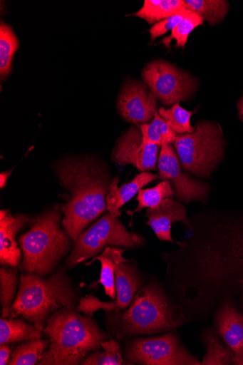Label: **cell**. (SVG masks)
I'll use <instances>...</instances> for the list:
<instances>
[{"label":"cell","instance_id":"1","mask_svg":"<svg viewBox=\"0 0 243 365\" xmlns=\"http://www.w3.org/2000/svg\"><path fill=\"white\" fill-rule=\"evenodd\" d=\"M190 221L179 247L161 255L163 284L187 323H205L223 303L243 308V213L208 208Z\"/></svg>","mask_w":243,"mask_h":365},{"label":"cell","instance_id":"2","mask_svg":"<svg viewBox=\"0 0 243 365\" xmlns=\"http://www.w3.org/2000/svg\"><path fill=\"white\" fill-rule=\"evenodd\" d=\"M61 185L68 192L61 205L62 227L75 242L83 232L108 211L111 175L106 165L88 158H66L55 165Z\"/></svg>","mask_w":243,"mask_h":365},{"label":"cell","instance_id":"3","mask_svg":"<svg viewBox=\"0 0 243 365\" xmlns=\"http://www.w3.org/2000/svg\"><path fill=\"white\" fill-rule=\"evenodd\" d=\"M108 334L118 340L177 331L187 323L182 309L163 283L152 278L138 291L125 311L106 313Z\"/></svg>","mask_w":243,"mask_h":365},{"label":"cell","instance_id":"4","mask_svg":"<svg viewBox=\"0 0 243 365\" xmlns=\"http://www.w3.org/2000/svg\"><path fill=\"white\" fill-rule=\"evenodd\" d=\"M44 334L50 346L39 360L40 365H78L90 353L101 349L110 339L93 316L63 308L47 321Z\"/></svg>","mask_w":243,"mask_h":365},{"label":"cell","instance_id":"5","mask_svg":"<svg viewBox=\"0 0 243 365\" xmlns=\"http://www.w3.org/2000/svg\"><path fill=\"white\" fill-rule=\"evenodd\" d=\"M67 271L63 265L47 277L21 273L10 317H22L44 330L48 319L58 311L76 309L80 292Z\"/></svg>","mask_w":243,"mask_h":365},{"label":"cell","instance_id":"6","mask_svg":"<svg viewBox=\"0 0 243 365\" xmlns=\"http://www.w3.org/2000/svg\"><path fill=\"white\" fill-rule=\"evenodd\" d=\"M61 220L62 212L58 205L31 218L29 230L18 240L22 252L21 272L47 277L73 250V240L61 227Z\"/></svg>","mask_w":243,"mask_h":365},{"label":"cell","instance_id":"7","mask_svg":"<svg viewBox=\"0 0 243 365\" xmlns=\"http://www.w3.org/2000/svg\"><path fill=\"white\" fill-rule=\"evenodd\" d=\"M175 146L187 173L208 178L223 159L226 142L219 125L202 121L190 134L177 135Z\"/></svg>","mask_w":243,"mask_h":365},{"label":"cell","instance_id":"8","mask_svg":"<svg viewBox=\"0 0 243 365\" xmlns=\"http://www.w3.org/2000/svg\"><path fill=\"white\" fill-rule=\"evenodd\" d=\"M143 245L144 240L140 236L129 232L119 217L108 212L84 230L74 242L65 265L68 270H72L81 263L95 257L108 247L128 250Z\"/></svg>","mask_w":243,"mask_h":365},{"label":"cell","instance_id":"9","mask_svg":"<svg viewBox=\"0 0 243 365\" xmlns=\"http://www.w3.org/2000/svg\"><path fill=\"white\" fill-rule=\"evenodd\" d=\"M125 356L131 364L200 365L201 362L183 344L177 331L128 340Z\"/></svg>","mask_w":243,"mask_h":365},{"label":"cell","instance_id":"10","mask_svg":"<svg viewBox=\"0 0 243 365\" xmlns=\"http://www.w3.org/2000/svg\"><path fill=\"white\" fill-rule=\"evenodd\" d=\"M143 77L151 92L167 106L188 101L197 86L190 74L162 60L148 63Z\"/></svg>","mask_w":243,"mask_h":365},{"label":"cell","instance_id":"11","mask_svg":"<svg viewBox=\"0 0 243 365\" xmlns=\"http://www.w3.org/2000/svg\"><path fill=\"white\" fill-rule=\"evenodd\" d=\"M159 178L168 180L175 191L178 201L189 204L205 203L210 192V185L182 171L180 160L170 145L162 146L158 158Z\"/></svg>","mask_w":243,"mask_h":365},{"label":"cell","instance_id":"12","mask_svg":"<svg viewBox=\"0 0 243 365\" xmlns=\"http://www.w3.org/2000/svg\"><path fill=\"white\" fill-rule=\"evenodd\" d=\"M160 146L145 145L140 127L130 128L115 146L112 159L121 165L131 164L137 170L146 173L157 169Z\"/></svg>","mask_w":243,"mask_h":365},{"label":"cell","instance_id":"13","mask_svg":"<svg viewBox=\"0 0 243 365\" xmlns=\"http://www.w3.org/2000/svg\"><path fill=\"white\" fill-rule=\"evenodd\" d=\"M156 104V97L146 84L130 81L123 88L118 110L125 120L143 125L154 119Z\"/></svg>","mask_w":243,"mask_h":365},{"label":"cell","instance_id":"14","mask_svg":"<svg viewBox=\"0 0 243 365\" xmlns=\"http://www.w3.org/2000/svg\"><path fill=\"white\" fill-rule=\"evenodd\" d=\"M213 317L217 333L232 353L234 364L243 365V312L226 302L217 308Z\"/></svg>","mask_w":243,"mask_h":365},{"label":"cell","instance_id":"15","mask_svg":"<svg viewBox=\"0 0 243 365\" xmlns=\"http://www.w3.org/2000/svg\"><path fill=\"white\" fill-rule=\"evenodd\" d=\"M30 217L24 214L13 215L9 210L0 212V264L1 267L20 268L22 252L16 242L19 232L30 222Z\"/></svg>","mask_w":243,"mask_h":365},{"label":"cell","instance_id":"16","mask_svg":"<svg viewBox=\"0 0 243 365\" xmlns=\"http://www.w3.org/2000/svg\"><path fill=\"white\" fill-rule=\"evenodd\" d=\"M145 217L148 219L146 224L152 229L160 241L177 245L181 242H177L172 238V224L182 222L187 227L191 225L186 207L171 197L165 198L157 208L148 209Z\"/></svg>","mask_w":243,"mask_h":365},{"label":"cell","instance_id":"17","mask_svg":"<svg viewBox=\"0 0 243 365\" xmlns=\"http://www.w3.org/2000/svg\"><path fill=\"white\" fill-rule=\"evenodd\" d=\"M145 282L146 278L135 261L130 259L120 263L115 270L117 297L113 302L115 311H125Z\"/></svg>","mask_w":243,"mask_h":365},{"label":"cell","instance_id":"18","mask_svg":"<svg viewBox=\"0 0 243 365\" xmlns=\"http://www.w3.org/2000/svg\"><path fill=\"white\" fill-rule=\"evenodd\" d=\"M159 176L150 173H142L138 175L130 182L118 187L119 177L115 178L111 183L109 193L107 196L108 211L111 215L120 217L122 207L129 202L145 186L157 180Z\"/></svg>","mask_w":243,"mask_h":365},{"label":"cell","instance_id":"19","mask_svg":"<svg viewBox=\"0 0 243 365\" xmlns=\"http://www.w3.org/2000/svg\"><path fill=\"white\" fill-rule=\"evenodd\" d=\"M127 249L108 247L100 255L93 258L90 262H86L87 267L92 264L95 261H100L101 264L100 276L98 281L91 285L92 288H95L98 284H101L105 294L109 296L112 300H116V287H115V270L118 265L130 259L123 257V253Z\"/></svg>","mask_w":243,"mask_h":365},{"label":"cell","instance_id":"20","mask_svg":"<svg viewBox=\"0 0 243 365\" xmlns=\"http://www.w3.org/2000/svg\"><path fill=\"white\" fill-rule=\"evenodd\" d=\"M44 330L22 317L0 319V345L42 339Z\"/></svg>","mask_w":243,"mask_h":365},{"label":"cell","instance_id":"21","mask_svg":"<svg viewBox=\"0 0 243 365\" xmlns=\"http://www.w3.org/2000/svg\"><path fill=\"white\" fill-rule=\"evenodd\" d=\"M200 339L205 347V354L200 365L234 364L232 353L222 344L214 327L205 328Z\"/></svg>","mask_w":243,"mask_h":365},{"label":"cell","instance_id":"22","mask_svg":"<svg viewBox=\"0 0 243 365\" xmlns=\"http://www.w3.org/2000/svg\"><path fill=\"white\" fill-rule=\"evenodd\" d=\"M185 6L184 0H145L142 9L133 16L152 24L168 18Z\"/></svg>","mask_w":243,"mask_h":365},{"label":"cell","instance_id":"23","mask_svg":"<svg viewBox=\"0 0 243 365\" xmlns=\"http://www.w3.org/2000/svg\"><path fill=\"white\" fill-rule=\"evenodd\" d=\"M175 196L171 183L168 180H163L156 186L148 189H142L138 192L136 201L138 206L133 211H127V215L133 217L135 213L141 212L145 208L153 209L160 207L165 198Z\"/></svg>","mask_w":243,"mask_h":365},{"label":"cell","instance_id":"24","mask_svg":"<svg viewBox=\"0 0 243 365\" xmlns=\"http://www.w3.org/2000/svg\"><path fill=\"white\" fill-rule=\"evenodd\" d=\"M140 128L145 145L152 144L160 147L175 144L177 137V133L171 129L157 111L150 123L140 125Z\"/></svg>","mask_w":243,"mask_h":365},{"label":"cell","instance_id":"25","mask_svg":"<svg viewBox=\"0 0 243 365\" xmlns=\"http://www.w3.org/2000/svg\"><path fill=\"white\" fill-rule=\"evenodd\" d=\"M185 5L211 26L222 22L229 10V3L224 0H186Z\"/></svg>","mask_w":243,"mask_h":365},{"label":"cell","instance_id":"26","mask_svg":"<svg viewBox=\"0 0 243 365\" xmlns=\"http://www.w3.org/2000/svg\"><path fill=\"white\" fill-rule=\"evenodd\" d=\"M49 339H37L22 342L14 347L9 365H34L50 346Z\"/></svg>","mask_w":243,"mask_h":365},{"label":"cell","instance_id":"27","mask_svg":"<svg viewBox=\"0 0 243 365\" xmlns=\"http://www.w3.org/2000/svg\"><path fill=\"white\" fill-rule=\"evenodd\" d=\"M20 284L19 268L1 267L0 269V304L2 306L1 318L11 317L12 305Z\"/></svg>","mask_w":243,"mask_h":365},{"label":"cell","instance_id":"28","mask_svg":"<svg viewBox=\"0 0 243 365\" xmlns=\"http://www.w3.org/2000/svg\"><path fill=\"white\" fill-rule=\"evenodd\" d=\"M19 41L12 29L4 22L0 26V76L6 79L12 70L13 57L19 47Z\"/></svg>","mask_w":243,"mask_h":365},{"label":"cell","instance_id":"29","mask_svg":"<svg viewBox=\"0 0 243 365\" xmlns=\"http://www.w3.org/2000/svg\"><path fill=\"white\" fill-rule=\"evenodd\" d=\"M100 349L91 353L82 361L83 365H129L124 359L118 342L114 339L103 341Z\"/></svg>","mask_w":243,"mask_h":365},{"label":"cell","instance_id":"30","mask_svg":"<svg viewBox=\"0 0 243 365\" xmlns=\"http://www.w3.org/2000/svg\"><path fill=\"white\" fill-rule=\"evenodd\" d=\"M197 111L186 110L180 103H176L170 109L160 108L158 113L173 131L179 135H185L195 130V127L191 125V117Z\"/></svg>","mask_w":243,"mask_h":365},{"label":"cell","instance_id":"31","mask_svg":"<svg viewBox=\"0 0 243 365\" xmlns=\"http://www.w3.org/2000/svg\"><path fill=\"white\" fill-rule=\"evenodd\" d=\"M204 20L195 13L188 14L182 22L171 31V35L162 41V43L169 50L172 40L177 41L176 48H185L187 40L192 31L203 25Z\"/></svg>","mask_w":243,"mask_h":365},{"label":"cell","instance_id":"32","mask_svg":"<svg viewBox=\"0 0 243 365\" xmlns=\"http://www.w3.org/2000/svg\"><path fill=\"white\" fill-rule=\"evenodd\" d=\"M192 13L186 6L168 18L155 24L150 30L151 41L162 36L170 30H172L190 14Z\"/></svg>","mask_w":243,"mask_h":365},{"label":"cell","instance_id":"33","mask_svg":"<svg viewBox=\"0 0 243 365\" xmlns=\"http://www.w3.org/2000/svg\"><path fill=\"white\" fill-rule=\"evenodd\" d=\"M14 349V346L9 344L0 345V364H9Z\"/></svg>","mask_w":243,"mask_h":365},{"label":"cell","instance_id":"34","mask_svg":"<svg viewBox=\"0 0 243 365\" xmlns=\"http://www.w3.org/2000/svg\"><path fill=\"white\" fill-rule=\"evenodd\" d=\"M12 171H8L6 173H2L0 175V187L2 189L6 185L8 180L11 177Z\"/></svg>","mask_w":243,"mask_h":365},{"label":"cell","instance_id":"35","mask_svg":"<svg viewBox=\"0 0 243 365\" xmlns=\"http://www.w3.org/2000/svg\"><path fill=\"white\" fill-rule=\"evenodd\" d=\"M237 109L239 111V116L243 123V95L237 104Z\"/></svg>","mask_w":243,"mask_h":365},{"label":"cell","instance_id":"36","mask_svg":"<svg viewBox=\"0 0 243 365\" xmlns=\"http://www.w3.org/2000/svg\"><path fill=\"white\" fill-rule=\"evenodd\" d=\"M242 312H243V308H242Z\"/></svg>","mask_w":243,"mask_h":365}]
</instances>
